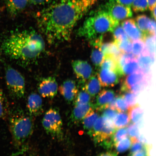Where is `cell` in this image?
Instances as JSON below:
<instances>
[{"label":"cell","instance_id":"9","mask_svg":"<svg viewBox=\"0 0 156 156\" xmlns=\"http://www.w3.org/2000/svg\"><path fill=\"white\" fill-rule=\"evenodd\" d=\"M58 87L55 78L48 77L43 79L38 86V91L43 97L53 98L57 95Z\"/></svg>","mask_w":156,"mask_h":156},{"label":"cell","instance_id":"28","mask_svg":"<svg viewBox=\"0 0 156 156\" xmlns=\"http://www.w3.org/2000/svg\"><path fill=\"white\" fill-rule=\"evenodd\" d=\"M105 55L99 48L94 47L91 54V62L96 68L100 67L104 58Z\"/></svg>","mask_w":156,"mask_h":156},{"label":"cell","instance_id":"6","mask_svg":"<svg viewBox=\"0 0 156 156\" xmlns=\"http://www.w3.org/2000/svg\"><path fill=\"white\" fill-rule=\"evenodd\" d=\"M6 83L9 92L17 98L24 97L25 91V79L16 69L8 66L5 68Z\"/></svg>","mask_w":156,"mask_h":156},{"label":"cell","instance_id":"50","mask_svg":"<svg viewBox=\"0 0 156 156\" xmlns=\"http://www.w3.org/2000/svg\"></svg>","mask_w":156,"mask_h":156},{"label":"cell","instance_id":"22","mask_svg":"<svg viewBox=\"0 0 156 156\" xmlns=\"http://www.w3.org/2000/svg\"><path fill=\"white\" fill-rule=\"evenodd\" d=\"M136 24L144 36L149 34V31L151 19L145 15H138L136 19Z\"/></svg>","mask_w":156,"mask_h":156},{"label":"cell","instance_id":"12","mask_svg":"<svg viewBox=\"0 0 156 156\" xmlns=\"http://www.w3.org/2000/svg\"><path fill=\"white\" fill-rule=\"evenodd\" d=\"M94 109V104L91 102L87 104L75 105L70 117L72 123L77 124L82 121L83 119Z\"/></svg>","mask_w":156,"mask_h":156},{"label":"cell","instance_id":"18","mask_svg":"<svg viewBox=\"0 0 156 156\" xmlns=\"http://www.w3.org/2000/svg\"><path fill=\"white\" fill-rule=\"evenodd\" d=\"M104 119V124L102 129L98 135L93 138L95 144H100L101 142L109 139L115 130L114 123L112 120Z\"/></svg>","mask_w":156,"mask_h":156},{"label":"cell","instance_id":"7","mask_svg":"<svg viewBox=\"0 0 156 156\" xmlns=\"http://www.w3.org/2000/svg\"><path fill=\"white\" fill-rule=\"evenodd\" d=\"M105 10L116 20L119 22L132 16L131 7L109 0L105 6Z\"/></svg>","mask_w":156,"mask_h":156},{"label":"cell","instance_id":"20","mask_svg":"<svg viewBox=\"0 0 156 156\" xmlns=\"http://www.w3.org/2000/svg\"><path fill=\"white\" fill-rule=\"evenodd\" d=\"M101 87L97 75H93L82 86V88L88 93L91 97H94L100 92Z\"/></svg>","mask_w":156,"mask_h":156},{"label":"cell","instance_id":"15","mask_svg":"<svg viewBox=\"0 0 156 156\" xmlns=\"http://www.w3.org/2000/svg\"><path fill=\"white\" fill-rule=\"evenodd\" d=\"M122 26L130 40L132 41L137 40H142L143 34L138 28L134 19L126 20L122 22Z\"/></svg>","mask_w":156,"mask_h":156},{"label":"cell","instance_id":"45","mask_svg":"<svg viewBox=\"0 0 156 156\" xmlns=\"http://www.w3.org/2000/svg\"><path fill=\"white\" fill-rule=\"evenodd\" d=\"M156 32V23L154 19H151L149 29V34L155 35Z\"/></svg>","mask_w":156,"mask_h":156},{"label":"cell","instance_id":"1","mask_svg":"<svg viewBox=\"0 0 156 156\" xmlns=\"http://www.w3.org/2000/svg\"><path fill=\"white\" fill-rule=\"evenodd\" d=\"M98 0H59L36 15L39 29L49 43L68 41L75 25Z\"/></svg>","mask_w":156,"mask_h":156},{"label":"cell","instance_id":"17","mask_svg":"<svg viewBox=\"0 0 156 156\" xmlns=\"http://www.w3.org/2000/svg\"><path fill=\"white\" fill-rule=\"evenodd\" d=\"M146 79L150 80L151 78L148 77L141 69L128 75L125 79L122 85L121 90L122 92L129 91L130 87Z\"/></svg>","mask_w":156,"mask_h":156},{"label":"cell","instance_id":"32","mask_svg":"<svg viewBox=\"0 0 156 156\" xmlns=\"http://www.w3.org/2000/svg\"><path fill=\"white\" fill-rule=\"evenodd\" d=\"M91 97L86 91L82 90L77 93L75 99L74 105H77L87 104L90 103Z\"/></svg>","mask_w":156,"mask_h":156},{"label":"cell","instance_id":"48","mask_svg":"<svg viewBox=\"0 0 156 156\" xmlns=\"http://www.w3.org/2000/svg\"><path fill=\"white\" fill-rule=\"evenodd\" d=\"M148 7L151 11L156 7V0H147Z\"/></svg>","mask_w":156,"mask_h":156},{"label":"cell","instance_id":"49","mask_svg":"<svg viewBox=\"0 0 156 156\" xmlns=\"http://www.w3.org/2000/svg\"><path fill=\"white\" fill-rule=\"evenodd\" d=\"M151 12V14L152 17H153V19L155 20L156 19V7Z\"/></svg>","mask_w":156,"mask_h":156},{"label":"cell","instance_id":"29","mask_svg":"<svg viewBox=\"0 0 156 156\" xmlns=\"http://www.w3.org/2000/svg\"><path fill=\"white\" fill-rule=\"evenodd\" d=\"M132 144V142L130 138L126 136L118 142L115 146L117 153H122L129 149Z\"/></svg>","mask_w":156,"mask_h":156},{"label":"cell","instance_id":"39","mask_svg":"<svg viewBox=\"0 0 156 156\" xmlns=\"http://www.w3.org/2000/svg\"><path fill=\"white\" fill-rule=\"evenodd\" d=\"M7 101L5 95L0 88V118L5 116L7 112Z\"/></svg>","mask_w":156,"mask_h":156},{"label":"cell","instance_id":"2","mask_svg":"<svg viewBox=\"0 0 156 156\" xmlns=\"http://www.w3.org/2000/svg\"><path fill=\"white\" fill-rule=\"evenodd\" d=\"M45 48L44 41L40 34L32 29L13 32L2 43V51L11 59L28 63L37 59Z\"/></svg>","mask_w":156,"mask_h":156},{"label":"cell","instance_id":"5","mask_svg":"<svg viewBox=\"0 0 156 156\" xmlns=\"http://www.w3.org/2000/svg\"><path fill=\"white\" fill-rule=\"evenodd\" d=\"M42 124L47 133L52 137L61 141L63 139V122L57 109L51 108L47 111Z\"/></svg>","mask_w":156,"mask_h":156},{"label":"cell","instance_id":"13","mask_svg":"<svg viewBox=\"0 0 156 156\" xmlns=\"http://www.w3.org/2000/svg\"><path fill=\"white\" fill-rule=\"evenodd\" d=\"M27 108L31 116H38L43 112L42 100L40 95L32 93L29 95L27 102Z\"/></svg>","mask_w":156,"mask_h":156},{"label":"cell","instance_id":"11","mask_svg":"<svg viewBox=\"0 0 156 156\" xmlns=\"http://www.w3.org/2000/svg\"><path fill=\"white\" fill-rule=\"evenodd\" d=\"M59 91L65 100L68 103H71L76 97L78 89L75 82L73 80L68 79L60 86Z\"/></svg>","mask_w":156,"mask_h":156},{"label":"cell","instance_id":"23","mask_svg":"<svg viewBox=\"0 0 156 156\" xmlns=\"http://www.w3.org/2000/svg\"><path fill=\"white\" fill-rule=\"evenodd\" d=\"M99 118L98 113L93 110L90 112L82 120L84 129L87 130V133L89 134L92 130L95 121Z\"/></svg>","mask_w":156,"mask_h":156},{"label":"cell","instance_id":"40","mask_svg":"<svg viewBox=\"0 0 156 156\" xmlns=\"http://www.w3.org/2000/svg\"><path fill=\"white\" fill-rule=\"evenodd\" d=\"M102 116L109 120L113 121L115 117L118 114V111L116 109L108 107L103 110Z\"/></svg>","mask_w":156,"mask_h":156},{"label":"cell","instance_id":"44","mask_svg":"<svg viewBox=\"0 0 156 156\" xmlns=\"http://www.w3.org/2000/svg\"><path fill=\"white\" fill-rule=\"evenodd\" d=\"M54 0H29V1L34 5H44L51 2Z\"/></svg>","mask_w":156,"mask_h":156},{"label":"cell","instance_id":"10","mask_svg":"<svg viewBox=\"0 0 156 156\" xmlns=\"http://www.w3.org/2000/svg\"><path fill=\"white\" fill-rule=\"evenodd\" d=\"M98 69L97 75L101 86L112 87L118 83L120 77L115 72L107 69Z\"/></svg>","mask_w":156,"mask_h":156},{"label":"cell","instance_id":"4","mask_svg":"<svg viewBox=\"0 0 156 156\" xmlns=\"http://www.w3.org/2000/svg\"><path fill=\"white\" fill-rule=\"evenodd\" d=\"M30 116L19 110L16 112L10 118V130L17 146L23 145L34 132V122Z\"/></svg>","mask_w":156,"mask_h":156},{"label":"cell","instance_id":"27","mask_svg":"<svg viewBox=\"0 0 156 156\" xmlns=\"http://www.w3.org/2000/svg\"><path fill=\"white\" fill-rule=\"evenodd\" d=\"M142 41L147 51L151 55L155 56V35L147 34L144 36Z\"/></svg>","mask_w":156,"mask_h":156},{"label":"cell","instance_id":"26","mask_svg":"<svg viewBox=\"0 0 156 156\" xmlns=\"http://www.w3.org/2000/svg\"><path fill=\"white\" fill-rule=\"evenodd\" d=\"M115 117L113 123L116 128H124L129 123L130 120L128 114L124 112H119Z\"/></svg>","mask_w":156,"mask_h":156},{"label":"cell","instance_id":"14","mask_svg":"<svg viewBox=\"0 0 156 156\" xmlns=\"http://www.w3.org/2000/svg\"><path fill=\"white\" fill-rule=\"evenodd\" d=\"M115 94L112 90L104 89L100 91L97 95L94 109L98 111L104 110L115 98Z\"/></svg>","mask_w":156,"mask_h":156},{"label":"cell","instance_id":"35","mask_svg":"<svg viewBox=\"0 0 156 156\" xmlns=\"http://www.w3.org/2000/svg\"><path fill=\"white\" fill-rule=\"evenodd\" d=\"M115 40L122 41L129 39L122 25H119L112 32Z\"/></svg>","mask_w":156,"mask_h":156},{"label":"cell","instance_id":"25","mask_svg":"<svg viewBox=\"0 0 156 156\" xmlns=\"http://www.w3.org/2000/svg\"><path fill=\"white\" fill-rule=\"evenodd\" d=\"M99 68L110 70L115 72L118 74L117 60L115 58L110 55L105 56L103 61Z\"/></svg>","mask_w":156,"mask_h":156},{"label":"cell","instance_id":"38","mask_svg":"<svg viewBox=\"0 0 156 156\" xmlns=\"http://www.w3.org/2000/svg\"><path fill=\"white\" fill-rule=\"evenodd\" d=\"M123 97L129 107L133 106L136 104L137 94L130 91H126L123 92Z\"/></svg>","mask_w":156,"mask_h":156},{"label":"cell","instance_id":"33","mask_svg":"<svg viewBox=\"0 0 156 156\" xmlns=\"http://www.w3.org/2000/svg\"><path fill=\"white\" fill-rule=\"evenodd\" d=\"M114 42L123 53H128L131 52L132 43L131 40L130 39L122 41L114 40Z\"/></svg>","mask_w":156,"mask_h":156},{"label":"cell","instance_id":"37","mask_svg":"<svg viewBox=\"0 0 156 156\" xmlns=\"http://www.w3.org/2000/svg\"><path fill=\"white\" fill-rule=\"evenodd\" d=\"M150 81L149 80L146 79L133 85L130 87L129 91L137 95L147 86Z\"/></svg>","mask_w":156,"mask_h":156},{"label":"cell","instance_id":"21","mask_svg":"<svg viewBox=\"0 0 156 156\" xmlns=\"http://www.w3.org/2000/svg\"><path fill=\"white\" fill-rule=\"evenodd\" d=\"M128 115L130 120L134 124L137 125L141 123L143 112L138 104H135L129 107Z\"/></svg>","mask_w":156,"mask_h":156},{"label":"cell","instance_id":"3","mask_svg":"<svg viewBox=\"0 0 156 156\" xmlns=\"http://www.w3.org/2000/svg\"><path fill=\"white\" fill-rule=\"evenodd\" d=\"M119 23L105 10L97 11L85 19L77 35L90 41L107 32H112Z\"/></svg>","mask_w":156,"mask_h":156},{"label":"cell","instance_id":"24","mask_svg":"<svg viewBox=\"0 0 156 156\" xmlns=\"http://www.w3.org/2000/svg\"><path fill=\"white\" fill-rule=\"evenodd\" d=\"M122 76L128 75L140 70L136 58L128 60L122 68Z\"/></svg>","mask_w":156,"mask_h":156},{"label":"cell","instance_id":"46","mask_svg":"<svg viewBox=\"0 0 156 156\" xmlns=\"http://www.w3.org/2000/svg\"><path fill=\"white\" fill-rule=\"evenodd\" d=\"M114 1L121 4L131 7L132 4L134 0H114Z\"/></svg>","mask_w":156,"mask_h":156},{"label":"cell","instance_id":"31","mask_svg":"<svg viewBox=\"0 0 156 156\" xmlns=\"http://www.w3.org/2000/svg\"><path fill=\"white\" fill-rule=\"evenodd\" d=\"M131 8L132 10L135 13L146 11L149 9L147 0H134Z\"/></svg>","mask_w":156,"mask_h":156},{"label":"cell","instance_id":"19","mask_svg":"<svg viewBox=\"0 0 156 156\" xmlns=\"http://www.w3.org/2000/svg\"><path fill=\"white\" fill-rule=\"evenodd\" d=\"M29 1V0H6L7 10L10 16H16L26 8Z\"/></svg>","mask_w":156,"mask_h":156},{"label":"cell","instance_id":"36","mask_svg":"<svg viewBox=\"0 0 156 156\" xmlns=\"http://www.w3.org/2000/svg\"><path fill=\"white\" fill-rule=\"evenodd\" d=\"M115 107L118 112H125L128 110L129 107L125 100L122 95H121L116 97Z\"/></svg>","mask_w":156,"mask_h":156},{"label":"cell","instance_id":"43","mask_svg":"<svg viewBox=\"0 0 156 156\" xmlns=\"http://www.w3.org/2000/svg\"><path fill=\"white\" fill-rule=\"evenodd\" d=\"M149 148V146L145 145L144 149L142 151L130 155L129 156H148V151Z\"/></svg>","mask_w":156,"mask_h":156},{"label":"cell","instance_id":"47","mask_svg":"<svg viewBox=\"0 0 156 156\" xmlns=\"http://www.w3.org/2000/svg\"><path fill=\"white\" fill-rule=\"evenodd\" d=\"M96 156H118V155L116 152L109 151L99 154Z\"/></svg>","mask_w":156,"mask_h":156},{"label":"cell","instance_id":"41","mask_svg":"<svg viewBox=\"0 0 156 156\" xmlns=\"http://www.w3.org/2000/svg\"><path fill=\"white\" fill-rule=\"evenodd\" d=\"M127 129L128 134L130 136L131 139L137 138L139 135V128L137 124L133 123L130 125Z\"/></svg>","mask_w":156,"mask_h":156},{"label":"cell","instance_id":"42","mask_svg":"<svg viewBox=\"0 0 156 156\" xmlns=\"http://www.w3.org/2000/svg\"><path fill=\"white\" fill-rule=\"evenodd\" d=\"M132 144V145L130 148L129 155L142 151L144 149L145 145L138 141L133 142Z\"/></svg>","mask_w":156,"mask_h":156},{"label":"cell","instance_id":"16","mask_svg":"<svg viewBox=\"0 0 156 156\" xmlns=\"http://www.w3.org/2000/svg\"><path fill=\"white\" fill-rule=\"evenodd\" d=\"M140 69L147 76L151 78V67L154 61V56L150 55L145 48L144 51L136 58Z\"/></svg>","mask_w":156,"mask_h":156},{"label":"cell","instance_id":"34","mask_svg":"<svg viewBox=\"0 0 156 156\" xmlns=\"http://www.w3.org/2000/svg\"><path fill=\"white\" fill-rule=\"evenodd\" d=\"M145 48V45L143 41L141 40L133 41L132 44V51L136 58L142 53Z\"/></svg>","mask_w":156,"mask_h":156},{"label":"cell","instance_id":"8","mask_svg":"<svg viewBox=\"0 0 156 156\" xmlns=\"http://www.w3.org/2000/svg\"><path fill=\"white\" fill-rule=\"evenodd\" d=\"M74 73L82 86L94 74L92 67L87 61L76 60L72 63Z\"/></svg>","mask_w":156,"mask_h":156},{"label":"cell","instance_id":"30","mask_svg":"<svg viewBox=\"0 0 156 156\" xmlns=\"http://www.w3.org/2000/svg\"><path fill=\"white\" fill-rule=\"evenodd\" d=\"M128 134L127 129L125 128H116L112 136L111 139L112 143L115 146L118 142L123 138L126 137Z\"/></svg>","mask_w":156,"mask_h":156}]
</instances>
